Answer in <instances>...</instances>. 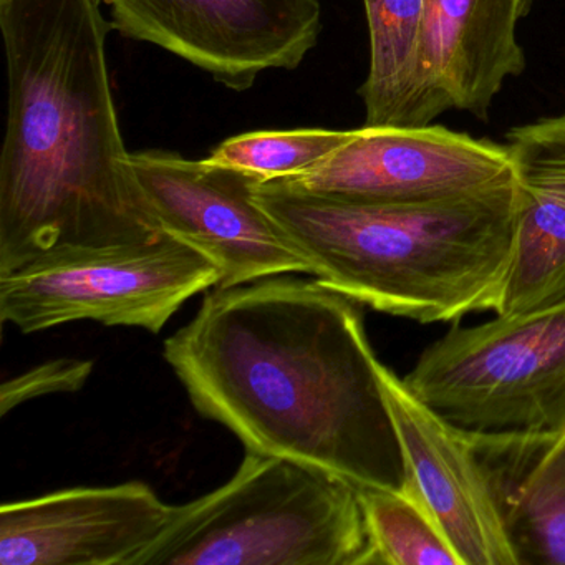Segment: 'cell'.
I'll return each instance as SVG.
<instances>
[{"label":"cell","mask_w":565,"mask_h":565,"mask_svg":"<svg viewBox=\"0 0 565 565\" xmlns=\"http://www.w3.org/2000/svg\"><path fill=\"white\" fill-rule=\"evenodd\" d=\"M163 355L194 408L246 451L294 459L359 488H408L360 303L319 279L214 287Z\"/></svg>","instance_id":"6da1fadb"},{"label":"cell","mask_w":565,"mask_h":565,"mask_svg":"<svg viewBox=\"0 0 565 565\" xmlns=\"http://www.w3.org/2000/svg\"><path fill=\"white\" fill-rule=\"evenodd\" d=\"M102 0H0L9 110L0 276L47 256L150 243L111 97Z\"/></svg>","instance_id":"7a4b0ae2"},{"label":"cell","mask_w":565,"mask_h":565,"mask_svg":"<svg viewBox=\"0 0 565 565\" xmlns=\"http://www.w3.org/2000/svg\"><path fill=\"white\" fill-rule=\"evenodd\" d=\"M257 204L323 286L388 316L456 322L498 310L515 243L514 178L418 203H360L260 181Z\"/></svg>","instance_id":"3957f363"},{"label":"cell","mask_w":565,"mask_h":565,"mask_svg":"<svg viewBox=\"0 0 565 565\" xmlns=\"http://www.w3.org/2000/svg\"><path fill=\"white\" fill-rule=\"evenodd\" d=\"M380 565L359 486L246 451L214 491L173 505L134 565Z\"/></svg>","instance_id":"277c9868"},{"label":"cell","mask_w":565,"mask_h":565,"mask_svg":"<svg viewBox=\"0 0 565 565\" xmlns=\"http://www.w3.org/2000/svg\"><path fill=\"white\" fill-rule=\"evenodd\" d=\"M469 435L565 433V302L452 327L403 379Z\"/></svg>","instance_id":"5b68a950"},{"label":"cell","mask_w":565,"mask_h":565,"mask_svg":"<svg viewBox=\"0 0 565 565\" xmlns=\"http://www.w3.org/2000/svg\"><path fill=\"white\" fill-rule=\"evenodd\" d=\"M220 282L216 264L170 234L47 254L0 276V320L22 333L77 320L160 333L186 300Z\"/></svg>","instance_id":"8992f818"},{"label":"cell","mask_w":565,"mask_h":565,"mask_svg":"<svg viewBox=\"0 0 565 565\" xmlns=\"http://www.w3.org/2000/svg\"><path fill=\"white\" fill-rule=\"evenodd\" d=\"M130 167L161 230L216 264L217 287L310 274L276 221L257 204L259 177L160 150L130 153Z\"/></svg>","instance_id":"52a82bcc"},{"label":"cell","mask_w":565,"mask_h":565,"mask_svg":"<svg viewBox=\"0 0 565 565\" xmlns=\"http://www.w3.org/2000/svg\"><path fill=\"white\" fill-rule=\"evenodd\" d=\"M111 29L196 65L234 92L294 71L322 31L320 0H102Z\"/></svg>","instance_id":"ba28073f"},{"label":"cell","mask_w":565,"mask_h":565,"mask_svg":"<svg viewBox=\"0 0 565 565\" xmlns=\"http://www.w3.org/2000/svg\"><path fill=\"white\" fill-rule=\"evenodd\" d=\"M509 180L512 164L505 145L431 124L363 127L309 173L279 181L339 200L418 203L476 193Z\"/></svg>","instance_id":"9c48e42d"},{"label":"cell","mask_w":565,"mask_h":565,"mask_svg":"<svg viewBox=\"0 0 565 565\" xmlns=\"http://www.w3.org/2000/svg\"><path fill=\"white\" fill-rule=\"evenodd\" d=\"M171 512L141 481L4 502L0 565H134Z\"/></svg>","instance_id":"30bf717a"},{"label":"cell","mask_w":565,"mask_h":565,"mask_svg":"<svg viewBox=\"0 0 565 565\" xmlns=\"http://www.w3.org/2000/svg\"><path fill=\"white\" fill-rule=\"evenodd\" d=\"M380 379L409 481L461 565H518L498 505L465 433L426 406L383 363Z\"/></svg>","instance_id":"8fae6325"},{"label":"cell","mask_w":565,"mask_h":565,"mask_svg":"<svg viewBox=\"0 0 565 565\" xmlns=\"http://www.w3.org/2000/svg\"><path fill=\"white\" fill-rule=\"evenodd\" d=\"M515 188V243L495 313L565 302V114L505 135Z\"/></svg>","instance_id":"7c38bea8"},{"label":"cell","mask_w":565,"mask_h":565,"mask_svg":"<svg viewBox=\"0 0 565 565\" xmlns=\"http://www.w3.org/2000/svg\"><path fill=\"white\" fill-rule=\"evenodd\" d=\"M531 0H426L423 62L451 110L486 121L508 78L525 71L515 38Z\"/></svg>","instance_id":"4fadbf2b"},{"label":"cell","mask_w":565,"mask_h":565,"mask_svg":"<svg viewBox=\"0 0 565 565\" xmlns=\"http://www.w3.org/2000/svg\"><path fill=\"white\" fill-rule=\"evenodd\" d=\"M518 565H565V433H465Z\"/></svg>","instance_id":"5bb4252c"},{"label":"cell","mask_w":565,"mask_h":565,"mask_svg":"<svg viewBox=\"0 0 565 565\" xmlns=\"http://www.w3.org/2000/svg\"><path fill=\"white\" fill-rule=\"evenodd\" d=\"M370 71L360 88L365 127H425L451 110L423 62L426 0H363Z\"/></svg>","instance_id":"9a60e30c"},{"label":"cell","mask_w":565,"mask_h":565,"mask_svg":"<svg viewBox=\"0 0 565 565\" xmlns=\"http://www.w3.org/2000/svg\"><path fill=\"white\" fill-rule=\"evenodd\" d=\"M380 565H461L416 486L360 488Z\"/></svg>","instance_id":"2e32d148"},{"label":"cell","mask_w":565,"mask_h":565,"mask_svg":"<svg viewBox=\"0 0 565 565\" xmlns=\"http://www.w3.org/2000/svg\"><path fill=\"white\" fill-rule=\"evenodd\" d=\"M353 134L355 131H254L224 141L206 160L254 174L263 181L286 180L319 167L349 143Z\"/></svg>","instance_id":"e0dca14e"},{"label":"cell","mask_w":565,"mask_h":565,"mask_svg":"<svg viewBox=\"0 0 565 565\" xmlns=\"http://www.w3.org/2000/svg\"><path fill=\"white\" fill-rule=\"evenodd\" d=\"M94 372V362L82 359H58L28 370L2 383L0 415H8L22 403L55 393H77Z\"/></svg>","instance_id":"ac0fdd59"}]
</instances>
